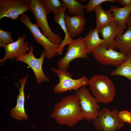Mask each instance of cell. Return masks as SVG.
Instances as JSON below:
<instances>
[{"mask_svg":"<svg viewBox=\"0 0 131 131\" xmlns=\"http://www.w3.org/2000/svg\"><path fill=\"white\" fill-rule=\"evenodd\" d=\"M31 0H0V20L5 17L12 20L30 10Z\"/></svg>","mask_w":131,"mask_h":131,"instance_id":"9","label":"cell"},{"mask_svg":"<svg viewBox=\"0 0 131 131\" xmlns=\"http://www.w3.org/2000/svg\"><path fill=\"white\" fill-rule=\"evenodd\" d=\"M19 20L29 29L34 40L42 46L44 49L45 57L50 59L58 55L59 45L52 42L44 35L39 27L31 22L28 16L24 13Z\"/></svg>","mask_w":131,"mask_h":131,"instance_id":"4","label":"cell"},{"mask_svg":"<svg viewBox=\"0 0 131 131\" xmlns=\"http://www.w3.org/2000/svg\"><path fill=\"white\" fill-rule=\"evenodd\" d=\"M88 54L83 38L79 37L68 45L67 51L63 57L58 60L57 66L59 69L67 70L71 62L77 58L86 59Z\"/></svg>","mask_w":131,"mask_h":131,"instance_id":"8","label":"cell"},{"mask_svg":"<svg viewBox=\"0 0 131 131\" xmlns=\"http://www.w3.org/2000/svg\"><path fill=\"white\" fill-rule=\"evenodd\" d=\"M106 2L114 3L117 2L116 0H90L85 6V11L86 12L90 13L94 10L98 6L102 3Z\"/></svg>","mask_w":131,"mask_h":131,"instance_id":"24","label":"cell"},{"mask_svg":"<svg viewBox=\"0 0 131 131\" xmlns=\"http://www.w3.org/2000/svg\"><path fill=\"white\" fill-rule=\"evenodd\" d=\"M0 41L6 44L13 42L12 35L9 31H5L0 29Z\"/></svg>","mask_w":131,"mask_h":131,"instance_id":"25","label":"cell"},{"mask_svg":"<svg viewBox=\"0 0 131 131\" xmlns=\"http://www.w3.org/2000/svg\"><path fill=\"white\" fill-rule=\"evenodd\" d=\"M115 48L119 49L123 53L128 55L131 51V28L128 26L123 33L118 35L114 41Z\"/></svg>","mask_w":131,"mask_h":131,"instance_id":"18","label":"cell"},{"mask_svg":"<svg viewBox=\"0 0 131 131\" xmlns=\"http://www.w3.org/2000/svg\"><path fill=\"white\" fill-rule=\"evenodd\" d=\"M51 70L56 74L59 79L58 83L54 87V93H61L72 90L76 91L83 86L89 85V80L84 75L80 78L74 79L71 74L67 70L53 67Z\"/></svg>","mask_w":131,"mask_h":131,"instance_id":"6","label":"cell"},{"mask_svg":"<svg viewBox=\"0 0 131 131\" xmlns=\"http://www.w3.org/2000/svg\"><path fill=\"white\" fill-rule=\"evenodd\" d=\"M76 95L79 100L80 108L84 118L89 122L96 118L100 110L96 99L92 96L85 86L76 91Z\"/></svg>","mask_w":131,"mask_h":131,"instance_id":"7","label":"cell"},{"mask_svg":"<svg viewBox=\"0 0 131 131\" xmlns=\"http://www.w3.org/2000/svg\"><path fill=\"white\" fill-rule=\"evenodd\" d=\"M97 29L104 41L101 46L107 49L116 50L114 46L115 39L117 35L123 33L124 29L119 26L114 20L108 25Z\"/></svg>","mask_w":131,"mask_h":131,"instance_id":"13","label":"cell"},{"mask_svg":"<svg viewBox=\"0 0 131 131\" xmlns=\"http://www.w3.org/2000/svg\"><path fill=\"white\" fill-rule=\"evenodd\" d=\"M64 20L69 35L72 38L81 34L84 30L86 22L84 16H69L65 13Z\"/></svg>","mask_w":131,"mask_h":131,"instance_id":"15","label":"cell"},{"mask_svg":"<svg viewBox=\"0 0 131 131\" xmlns=\"http://www.w3.org/2000/svg\"><path fill=\"white\" fill-rule=\"evenodd\" d=\"M81 1L82 2H85L87 1L86 0H81Z\"/></svg>","mask_w":131,"mask_h":131,"instance_id":"31","label":"cell"},{"mask_svg":"<svg viewBox=\"0 0 131 131\" xmlns=\"http://www.w3.org/2000/svg\"><path fill=\"white\" fill-rule=\"evenodd\" d=\"M92 96L98 102L107 104L112 102L115 95V85L107 76L96 75L89 80Z\"/></svg>","mask_w":131,"mask_h":131,"instance_id":"2","label":"cell"},{"mask_svg":"<svg viewBox=\"0 0 131 131\" xmlns=\"http://www.w3.org/2000/svg\"><path fill=\"white\" fill-rule=\"evenodd\" d=\"M33 46H30V50L28 53L16 58V60L27 64L31 68L35 75L37 83L42 84L48 82L50 80L49 78L45 75L42 68V65L45 57L44 51H42L40 57L37 58L33 54Z\"/></svg>","mask_w":131,"mask_h":131,"instance_id":"10","label":"cell"},{"mask_svg":"<svg viewBox=\"0 0 131 131\" xmlns=\"http://www.w3.org/2000/svg\"><path fill=\"white\" fill-rule=\"evenodd\" d=\"M117 2L121 4L123 7H128L131 4V0H118Z\"/></svg>","mask_w":131,"mask_h":131,"instance_id":"27","label":"cell"},{"mask_svg":"<svg viewBox=\"0 0 131 131\" xmlns=\"http://www.w3.org/2000/svg\"><path fill=\"white\" fill-rule=\"evenodd\" d=\"M126 24L131 28V13L126 21Z\"/></svg>","mask_w":131,"mask_h":131,"instance_id":"28","label":"cell"},{"mask_svg":"<svg viewBox=\"0 0 131 131\" xmlns=\"http://www.w3.org/2000/svg\"><path fill=\"white\" fill-rule=\"evenodd\" d=\"M116 109L111 110L106 108L100 109L98 117L92 120L95 128L103 131H115L124 125V122L119 117Z\"/></svg>","mask_w":131,"mask_h":131,"instance_id":"5","label":"cell"},{"mask_svg":"<svg viewBox=\"0 0 131 131\" xmlns=\"http://www.w3.org/2000/svg\"><path fill=\"white\" fill-rule=\"evenodd\" d=\"M53 107L49 116L59 124L72 128L84 119L79 99L75 94L63 97Z\"/></svg>","mask_w":131,"mask_h":131,"instance_id":"1","label":"cell"},{"mask_svg":"<svg viewBox=\"0 0 131 131\" xmlns=\"http://www.w3.org/2000/svg\"><path fill=\"white\" fill-rule=\"evenodd\" d=\"M94 10L96 16V27L97 29L108 25L114 20L112 13L109 10H104L101 5L98 6Z\"/></svg>","mask_w":131,"mask_h":131,"instance_id":"20","label":"cell"},{"mask_svg":"<svg viewBox=\"0 0 131 131\" xmlns=\"http://www.w3.org/2000/svg\"><path fill=\"white\" fill-rule=\"evenodd\" d=\"M98 29L95 27L90 30L83 39L89 54L92 53L98 46L104 43L99 37Z\"/></svg>","mask_w":131,"mask_h":131,"instance_id":"19","label":"cell"},{"mask_svg":"<svg viewBox=\"0 0 131 131\" xmlns=\"http://www.w3.org/2000/svg\"><path fill=\"white\" fill-rule=\"evenodd\" d=\"M101 131H103L101 130Z\"/></svg>","mask_w":131,"mask_h":131,"instance_id":"32","label":"cell"},{"mask_svg":"<svg viewBox=\"0 0 131 131\" xmlns=\"http://www.w3.org/2000/svg\"><path fill=\"white\" fill-rule=\"evenodd\" d=\"M0 47L1 48L3 47V43L1 41H0Z\"/></svg>","mask_w":131,"mask_h":131,"instance_id":"29","label":"cell"},{"mask_svg":"<svg viewBox=\"0 0 131 131\" xmlns=\"http://www.w3.org/2000/svg\"><path fill=\"white\" fill-rule=\"evenodd\" d=\"M30 10L34 16L35 24L41 29L42 33L51 42L59 45L61 38L58 34L53 32L50 27L44 0H31Z\"/></svg>","mask_w":131,"mask_h":131,"instance_id":"3","label":"cell"},{"mask_svg":"<svg viewBox=\"0 0 131 131\" xmlns=\"http://www.w3.org/2000/svg\"><path fill=\"white\" fill-rule=\"evenodd\" d=\"M92 53L95 59L103 66L109 65L117 67L129 57L127 54L111 49H107L101 45Z\"/></svg>","mask_w":131,"mask_h":131,"instance_id":"11","label":"cell"},{"mask_svg":"<svg viewBox=\"0 0 131 131\" xmlns=\"http://www.w3.org/2000/svg\"><path fill=\"white\" fill-rule=\"evenodd\" d=\"M119 116L123 122L131 124V113L126 110H122L119 112Z\"/></svg>","mask_w":131,"mask_h":131,"instance_id":"26","label":"cell"},{"mask_svg":"<svg viewBox=\"0 0 131 131\" xmlns=\"http://www.w3.org/2000/svg\"><path fill=\"white\" fill-rule=\"evenodd\" d=\"M28 77L26 74L22 79L18 80L20 85L19 90V94L16 98V104L10 111V115L12 118L22 121L24 119L27 120L28 115L26 113L25 108V87Z\"/></svg>","mask_w":131,"mask_h":131,"instance_id":"14","label":"cell"},{"mask_svg":"<svg viewBox=\"0 0 131 131\" xmlns=\"http://www.w3.org/2000/svg\"><path fill=\"white\" fill-rule=\"evenodd\" d=\"M67 9V7L64 6L54 13L55 15L54 20V21L60 26L65 34V38L59 45L58 55L63 54L65 46L68 45L73 40L69 35L64 20L65 12Z\"/></svg>","mask_w":131,"mask_h":131,"instance_id":"16","label":"cell"},{"mask_svg":"<svg viewBox=\"0 0 131 131\" xmlns=\"http://www.w3.org/2000/svg\"><path fill=\"white\" fill-rule=\"evenodd\" d=\"M109 10L112 12L114 20L118 26L124 29H126L127 25L125 23L131 13V4L125 7L112 5Z\"/></svg>","mask_w":131,"mask_h":131,"instance_id":"17","label":"cell"},{"mask_svg":"<svg viewBox=\"0 0 131 131\" xmlns=\"http://www.w3.org/2000/svg\"><path fill=\"white\" fill-rule=\"evenodd\" d=\"M112 76L119 75L127 78L131 82V57H129L124 63L117 67L110 73Z\"/></svg>","mask_w":131,"mask_h":131,"instance_id":"22","label":"cell"},{"mask_svg":"<svg viewBox=\"0 0 131 131\" xmlns=\"http://www.w3.org/2000/svg\"><path fill=\"white\" fill-rule=\"evenodd\" d=\"M128 55L129 57H131V51Z\"/></svg>","mask_w":131,"mask_h":131,"instance_id":"30","label":"cell"},{"mask_svg":"<svg viewBox=\"0 0 131 131\" xmlns=\"http://www.w3.org/2000/svg\"><path fill=\"white\" fill-rule=\"evenodd\" d=\"M18 39L16 41L7 44L3 43L5 53L4 57L0 60V65L3 66L9 59L11 61L27 53L30 49L29 43L25 40L26 35L23 34L20 36L19 34L17 35Z\"/></svg>","mask_w":131,"mask_h":131,"instance_id":"12","label":"cell"},{"mask_svg":"<svg viewBox=\"0 0 131 131\" xmlns=\"http://www.w3.org/2000/svg\"><path fill=\"white\" fill-rule=\"evenodd\" d=\"M63 6L67 8L68 14L71 16H84L85 6L76 0H62Z\"/></svg>","mask_w":131,"mask_h":131,"instance_id":"21","label":"cell"},{"mask_svg":"<svg viewBox=\"0 0 131 131\" xmlns=\"http://www.w3.org/2000/svg\"><path fill=\"white\" fill-rule=\"evenodd\" d=\"M47 14L51 13H54L63 6L59 0H44Z\"/></svg>","mask_w":131,"mask_h":131,"instance_id":"23","label":"cell"}]
</instances>
